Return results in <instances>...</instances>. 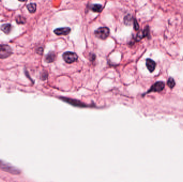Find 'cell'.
<instances>
[{
  "label": "cell",
  "instance_id": "obj_2",
  "mask_svg": "<svg viewBox=\"0 0 183 182\" xmlns=\"http://www.w3.org/2000/svg\"><path fill=\"white\" fill-rule=\"evenodd\" d=\"M13 51L10 46L5 45H0V58L5 59L12 54Z\"/></svg>",
  "mask_w": 183,
  "mask_h": 182
},
{
  "label": "cell",
  "instance_id": "obj_6",
  "mask_svg": "<svg viewBox=\"0 0 183 182\" xmlns=\"http://www.w3.org/2000/svg\"><path fill=\"white\" fill-rule=\"evenodd\" d=\"M71 32L69 27H62L56 28L54 30V33L57 35H67Z\"/></svg>",
  "mask_w": 183,
  "mask_h": 182
},
{
  "label": "cell",
  "instance_id": "obj_4",
  "mask_svg": "<svg viewBox=\"0 0 183 182\" xmlns=\"http://www.w3.org/2000/svg\"><path fill=\"white\" fill-rule=\"evenodd\" d=\"M0 168L5 172L11 173H16L18 174L19 173V171L13 166L9 165L8 164H5L4 162L0 161Z\"/></svg>",
  "mask_w": 183,
  "mask_h": 182
},
{
  "label": "cell",
  "instance_id": "obj_14",
  "mask_svg": "<svg viewBox=\"0 0 183 182\" xmlns=\"http://www.w3.org/2000/svg\"><path fill=\"white\" fill-rule=\"evenodd\" d=\"M175 84H176V83L174 81V79L172 77H170L169 79H168V81H167L168 86H169L170 88L172 89L175 86Z\"/></svg>",
  "mask_w": 183,
  "mask_h": 182
},
{
  "label": "cell",
  "instance_id": "obj_17",
  "mask_svg": "<svg viewBox=\"0 0 183 182\" xmlns=\"http://www.w3.org/2000/svg\"><path fill=\"white\" fill-rule=\"evenodd\" d=\"M47 77H48V74L47 72H44V73H42V75H41V79L43 80H46L47 78Z\"/></svg>",
  "mask_w": 183,
  "mask_h": 182
},
{
  "label": "cell",
  "instance_id": "obj_3",
  "mask_svg": "<svg viewBox=\"0 0 183 182\" xmlns=\"http://www.w3.org/2000/svg\"><path fill=\"white\" fill-rule=\"evenodd\" d=\"M63 58L67 64H71L78 60V57L76 53L68 51L63 55Z\"/></svg>",
  "mask_w": 183,
  "mask_h": 182
},
{
  "label": "cell",
  "instance_id": "obj_1",
  "mask_svg": "<svg viewBox=\"0 0 183 182\" xmlns=\"http://www.w3.org/2000/svg\"><path fill=\"white\" fill-rule=\"evenodd\" d=\"M95 35L98 39L101 40H106L109 35L110 30L106 27H101L98 28L95 32Z\"/></svg>",
  "mask_w": 183,
  "mask_h": 182
},
{
  "label": "cell",
  "instance_id": "obj_8",
  "mask_svg": "<svg viewBox=\"0 0 183 182\" xmlns=\"http://www.w3.org/2000/svg\"><path fill=\"white\" fill-rule=\"evenodd\" d=\"M149 34V27L147 26L145 28V29L143 31L139 32L138 34H137V36L136 37V40L137 41H140L143 37L148 36Z\"/></svg>",
  "mask_w": 183,
  "mask_h": 182
},
{
  "label": "cell",
  "instance_id": "obj_13",
  "mask_svg": "<svg viewBox=\"0 0 183 182\" xmlns=\"http://www.w3.org/2000/svg\"><path fill=\"white\" fill-rule=\"evenodd\" d=\"M27 8L30 13L31 14L34 13L36 9V5L35 3L28 4L27 5Z\"/></svg>",
  "mask_w": 183,
  "mask_h": 182
},
{
  "label": "cell",
  "instance_id": "obj_11",
  "mask_svg": "<svg viewBox=\"0 0 183 182\" xmlns=\"http://www.w3.org/2000/svg\"><path fill=\"white\" fill-rule=\"evenodd\" d=\"M1 29L4 32L5 34H9L11 31L12 26L10 24H5L1 26Z\"/></svg>",
  "mask_w": 183,
  "mask_h": 182
},
{
  "label": "cell",
  "instance_id": "obj_5",
  "mask_svg": "<svg viewBox=\"0 0 183 182\" xmlns=\"http://www.w3.org/2000/svg\"><path fill=\"white\" fill-rule=\"evenodd\" d=\"M165 87V83L162 81H159L154 84L149 90L147 91V94L151 92H160L162 91Z\"/></svg>",
  "mask_w": 183,
  "mask_h": 182
},
{
  "label": "cell",
  "instance_id": "obj_10",
  "mask_svg": "<svg viewBox=\"0 0 183 182\" xmlns=\"http://www.w3.org/2000/svg\"><path fill=\"white\" fill-rule=\"evenodd\" d=\"M55 59H56L55 53L54 52L51 51L46 55L45 58V61L48 63H50L54 62Z\"/></svg>",
  "mask_w": 183,
  "mask_h": 182
},
{
  "label": "cell",
  "instance_id": "obj_7",
  "mask_svg": "<svg viewBox=\"0 0 183 182\" xmlns=\"http://www.w3.org/2000/svg\"><path fill=\"white\" fill-rule=\"evenodd\" d=\"M61 100H63L67 101L68 103L71 104V105H73V106H79V107H85L86 106H87V105L81 103L80 101L79 100H72V99H70V98H61Z\"/></svg>",
  "mask_w": 183,
  "mask_h": 182
},
{
  "label": "cell",
  "instance_id": "obj_9",
  "mask_svg": "<svg viewBox=\"0 0 183 182\" xmlns=\"http://www.w3.org/2000/svg\"><path fill=\"white\" fill-rule=\"evenodd\" d=\"M146 67L149 70L150 72H153L156 67V63L152 59H146Z\"/></svg>",
  "mask_w": 183,
  "mask_h": 182
},
{
  "label": "cell",
  "instance_id": "obj_16",
  "mask_svg": "<svg viewBox=\"0 0 183 182\" xmlns=\"http://www.w3.org/2000/svg\"><path fill=\"white\" fill-rule=\"evenodd\" d=\"M133 24H134V29H135V31H138L139 28V26L138 23H137V22L135 19H134V20H133Z\"/></svg>",
  "mask_w": 183,
  "mask_h": 182
},
{
  "label": "cell",
  "instance_id": "obj_15",
  "mask_svg": "<svg viewBox=\"0 0 183 182\" xmlns=\"http://www.w3.org/2000/svg\"><path fill=\"white\" fill-rule=\"evenodd\" d=\"M16 20V22L19 24H23L25 23V19L24 18L20 16L17 17Z\"/></svg>",
  "mask_w": 183,
  "mask_h": 182
},
{
  "label": "cell",
  "instance_id": "obj_12",
  "mask_svg": "<svg viewBox=\"0 0 183 182\" xmlns=\"http://www.w3.org/2000/svg\"><path fill=\"white\" fill-rule=\"evenodd\" d=\"M91 9L92 10L93 12H100L102 10V6L100 5H91L90 7Z\"/></svg>",
  "mask_w": 183,
  "mask_h": 182
}]
</instances>
